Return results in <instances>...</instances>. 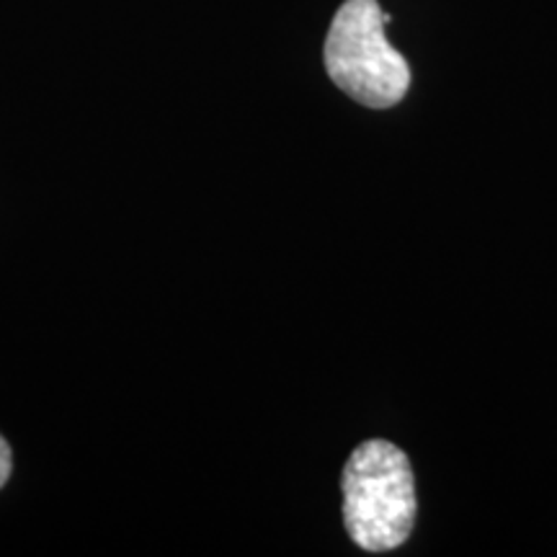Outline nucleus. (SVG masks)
Segmentation results:
<instances>
[{
    "instance_id": "obj_2",
    "label": "nucleus",
    "mask_w": 557,
    "mask_h": 557,
    "mask_svg": "<svg viewBox=\"0 0 557 557\" xmlns=\"http://www.w3.org/2000/svg\"><path fill=\"white\" fill-rule=\"evenodd\" d=\"M389 13L377 0H346L325 37V70L331 81L369 109H389L406 99L410 67L389 45Z\"/></svg>"
},
{
    "instance_id": "obj_1",
    "label": "nucleus",
    "mask_w": 557,
    "mask_h": 557,
    "mask_svg": "<svg viewBox=\"0 0 557 557\" xmlns=\"http://www.w3.org/2000/svg\"><path fill=\"white\" fill-rule=\"evenodd\" d=\"M344 521L354 545L387 553L410 537L416 524V478L410 459L385 438H369L348 457L344 475Z\"/></svg>"
},
{
    "instance_id": "obj_3",
    "label": "nucleus",
    "mask_w": 557,
    "mask_h": 557,
    "mask_svg": "<svg viewBox=\"0 0 557 557\" xmlns=\"http://www.w3.org/2000/svg\"><path fill=\"white\" fill-rule=\"evenodd\" d=\"M11 468H13V457H11V447L3 436H0V487L9 483L11 478Z\"/></svg>"
}]
</instances>
